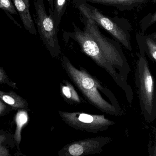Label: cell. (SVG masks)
I'll list each match as a JSON object with an SVG mask.
<instances>
[{
    "instance_id": "6da1fadb",
    "label": "cell",
    "mask_w": 156,
    "mask_h": 156,
    "mask_svg": "<svg viewBox=\"0 0 156 156\" xmlns=\"http://www.w3.org/2000/svg\"><path fill=\"white\" fill-rule=\"evenodd\" d=\"M73 4L80 15L93 21L99 27L106 30L125 48L132 51L130 34L132 26L127 19L106 15L85 1L73 0Z\"/></svg>"
},
{
    "instance_id": "7a4b0ae2",
    "label": "cell",
    "mask_w": 156,
    "mask_h": 156,
    "mask_svg": "<svg viewBox=\"0 0 156 156\" xmlns=\"http://www.w3.org/2000/svg\"><path fill=\"white\" fill-rule=\"evenodd\" d=\"M135 71L136 85L141 112L147 122L156 119V88L154 76L144 52L139 51Z\"/></svg>"
},
{
    "instance_id": "3957f363",
    "label": "cell",
    "mask_w": 156,
    "mask_h": 156,
    "mask_svg": "<svg viewBox=\"0 0 156 156\" xmlns=\"http://www.w3.org/2000/svg\"><path fill=\"white\" fill-rule=\"evenodd\" d=\"M80 20L83 25V29L101 43L110 63L113 66L118 68L123 76L127 78L130 68L122 50L121 44L117 40L111 39L103 34L100 31L98 26L90 18L81 15Z\"/></svg>"
},
{
    "instance_id": "277c9868",
    "label": "cell",
    "mask_w": 156,
    "mask_h": 156,
    "mask_svg": "<svg viewBox=\"0 0 156 156\" xmlns=\"http://www.w3.org/2000/svg\"><path fill=\"white\" fill-rule=\"evenodd\" d=\"M35 9V21L40 38L53 56L60 53V45L58 38V27L50 14L46 11L44 0H33Z\"/></svg>"
},
{
    "instance_id": "5b68a950",
    "label": "cell",
    "mask_w": 156,
    "mask_h": 156,
    "mask_svg": "<svg viewBox=\"0 0 156 156\" xmlns=\"http://www.w3.org/2000/svg\"><path fill=\"white\" fill-rule=\"evenodd\" d=\"M63 62L80 89L92 102L102 109L107 111L113 110L112 106L103 100L97 91L96 85L92 78L74 67L66 57H64Z\"/></svg>"
},
{
    "instance_id": "8992f818",
    "label": "cell",
    "mask_w": 156,
    "mask_h": 156,
    "mask_svg": "<svg viewBox=\"0 0 156 156\" xmlns=\"http://www.w3.org/2000/svg\"><path fill=\"white\" fill-rule=\"evenodd\" d=\"M12 1L20 16L25 29L30 34L37 35V31L30 13L29 0Z\"/></svg>"
},
{
    "instance_id": "52a82bcc",
    "label": "cell",
    "mask_w": 156,
    "mask_h": 156,
    "mask_svg": "<svg viewBox=\"0 0 156 156\" xmlns=\"http://www.w3.org/2000/svg\"><path fill=\"white\" fill-rule=\"evenodd\" d=\"M88 3L112 6L121 11L133 10L146 4L150 0H81Z\"/></svg>"
},
{
    "instance_id": "ba28073f",
    "label": "cell",
    "mask_w": 156,
    "mask_h": 156,
    "mask_svg": "<svg viewBox=\"0 0 156 156\" xmlns=\"http://www.w3.org/2000/svg\"><path fill=\"white\" fill-rule=\"evenodd\" d=\"M136 40L139 51L144 52L156 63V38L151 34H146L143 32L136 34Z\"/></svg>"
},
{
    "instance_id": "9c48e42d",
    "label": "cell",
    "mask_w": 156,
    "mask_h": 156,
    "mask_svg": "<svg viewBox=\"0 0 156 156\" xmlns=\"http://www.w3.org/2000/svg\"><path fill=\"white\" fill-rule=\"evenodd\" d=\"M0 100L15 110L27 108L25 100L13 91L6 93L0 90Z\"/></svg>"
},
{
    "instance_id": "30bf717a",
    "label": "cell",
    "mask_w": 156,
    "mask_h": 156,
    "mask_svg": "<svg viewBox=\"0 0 156 156\" xmlns=\"http://www.w3.org/2000/svg\"><path fill=\"white\" fill-rule=\"evenodd\" d=\"M71 0H54L53 10L49 9V14L55 20L58 27L59 28L61 19L65 14L69 5Z\"/></svg>"
},
{
    "instance_id": "8fae6325",
    "label": "cell",
    "mask_w": 156,
    "mask_h": 156,
    "mask_svg": "<svg viewBox=\"0 0 156 156\" xmlns=\"http://www.w3.org/2000/svg\"><path fill=\"white\" fill-rule=\"evenodd\" d=\"M16 129L14 134V139L17 144H20L21 141V132L22 128L28 122V114L26 111L23 109L18 110L15 116Z\"/></svg>"
},
{
    "instance_id": "7c38bea8",
    "label": "cell",
    "mask_w": 156,
    "mask_h": 156,
    "mask_svg": "<svg viewBox=\"0 0 156 156\" xmlns=\"http://www.w3.org/2000/svg\"><path fill=\"white\" fill-rule=\"evenodd\" d=\"M156 23V11L154 13H149L142 18L140 24L143 32H145L148 28Z\"/></svg>"
},
{
    "instance_id": "4fadbf2b",
    "label": "cell",
    "mask_w": 156,
    "mask_h": 156,
    "mask_svg": "<svg viewBox=\"0 0 156 156\" xmlns=\"http://www.w3.org/2000/svg\"><path fill=\"white\" fill-rule=\"evenodd\" d=\"M0 8L3 10L8 16L11 14H18L12 0H0Z\"/></svg>"
},
{
    "instance_id": "5bb4252c",
    "label": "cell",
    "mask_w": 156,
    "mask_h": 156,
    "mask_svg": "<svg viewBox=\"0 0 156 156\" xmlns=\"http://www.w3.org/2000/svg\"><path fill=\"white\" fill-rule=\"evenodd\" d=\"M148 151L149 155L156 156V127L153 130L150 136Z\"/></svg>"
},
{
    "instance_id": "9a60e30c",
    "label": "cell",
    "mask_w": 156,
    "mask_h": 156,
    "mask_svg": "<svg viewBox=\"0 0 156 156\" xmlns=\"http://www.w3.org/2000/svg\"><path fill=\"white\" fill-rule=\"evenodd\" d=\"M0 84H6L14 89H18L16 83L12 82L8 78L5 71L1 67H0Z\"/></svg>"
},
{
    "instance_id": "2e32d148",
    "label": "cell",
    "mask_w": 156,
    "mask_h": 156,
    "mask_svg": "<svg viewBox=\"0 0 156 156\" xmlns=\"http://www.w3.org/2000/svg\"><path fill=\"white\" fill-rule=\"evenodd\" d=\"M69 154L74 156L81 155L83 153V147L79 144L72 145L69 147Z\"/></svg>"
},
{
    "instance_id": "e0dca14e",
    "label": "cell",
    "mask_w": 156,
    "mask_h": 156,
    "mask_svg": "<svg viewBox=\"0 0 156 156\" xmlns=\"http://www.w3.org/2000/svg\"><path fill=\"white\" fill-rule=\"evenodd\" d=\"M100 117H99L97 119H100ZM96 117H94L93 116L89 115V114H80L79 118H78V120L80 122L84 123L91 124L93 123L95 120H97V119L96 120Z\"/></svg>"
},
{
    "instance_id": "ac0fdd59",
    "label": "cell",
    "mask_w": 156,
    "mask_h": 156,
    "mask_svg": "<svg viewBox=\"0 0 156 156\" xmlns=\"http://www.w3.org/2000/svg\"><path fill=\"white\" fill-rule=\"evenodd\" d=\"M6 138L5 136L0 135V156H9L8 150L2 145V143L5 141Z\"/></svg>"
},
{
    "instance_id": "d6986e66",
    "label": "cell",
    "mask_w": 156,
    "mask_h": 156,
    "mask_svg": "<svg viewBox=\"0 0 156 156\" xmlns=\"http://www.w3.org/2000/svg\"><path fill=\"white\" fill-rule=\"evenodd\" d=\"M7 105L8 104L0 100V116L3 115L5 113L7 112L8 108V105Z\"/></svg>"
},
{
    "instance_id": "ffe728a7",
    "label": "cell",
    "mask_w": 156,
    "mask_h": 156,
    "mask_svg": "<svg viewBox=\"0 0 156 156\" xmlns=\"http://www.w3.org/2000/svg\"><path fill=\"white\" fill-rule=\"evenodd\" d=\"M70 89L67 87H64L63 88V93L65 96L68 98H70L71 97V93H70Z\"/></svg>"
},
{
    "instance_id": "44dd1931",
    "label": "cell",
    "mask_w": 156,
    "mask_h": 156,
    "mask_svg": "<svg viewBox=\"0 0 156 156\" xmlns=\"http://www.w3.org/2000/svg\"><path fill=\"white\" fill-rule=\"evenodd\" d=\"M45 1V0H44ZM48 2V4H49V9L50 10H53V8H54V0H46Z\"/></svg>"
},
{
    "instance_id": "7402d4cb",
    "label": "cell",
    "mask_w": 156,
    "mask_h": 156,
    "mask_svg": "<svg viewBox=\"0 0 156 156\" xmlns=\"http://www.w3.org/2000/svg\"><path fill=\"white\" fill-rule=\"evenodd\" d=\"M152 34V35L154 36L155 38H156V32L153 33V34Z\"/></svg>"
}]
</instances>
